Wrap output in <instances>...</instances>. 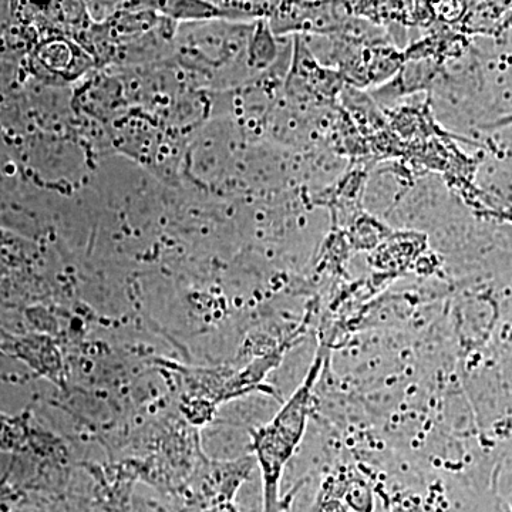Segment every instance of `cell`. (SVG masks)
<instances>
[{"label": "cell", "mask_w": 512, "mask_h": 512, "mask_svg": "<svg viewBox=\"0 0 512 512\" xmlns=\"http://www.w3.org/2000/svg\"><path fill=\"white\" fill-rule=\"evenodd\" d=\"M325 357L326 350L320 348L305 380L282 407L281 412L276 414L271 423L252 431V448L262 468L266 498L271 503H274L282 470L295 453L305 433L313 387L322 372Z\"/></svg>", "instance_id": "6da1fadb"}]
</instances>
